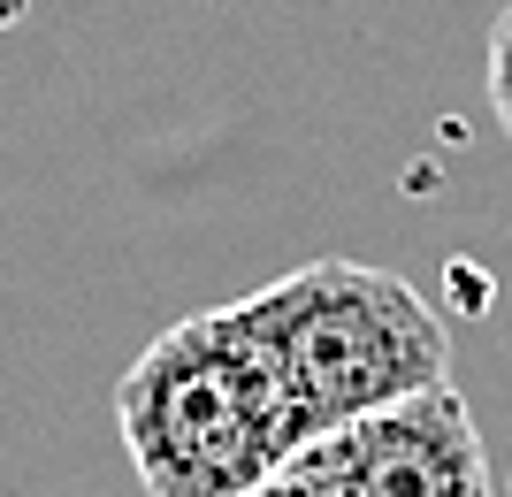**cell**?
Wrapping results in <instances>:
<instances>
[{"label": "cell", "mask_w": 512, "mask_h": 497, "mask_svg": "<svg viewBox=\"0 0 512 497\" xmlns=\"http://www.w3.org/2000/svg\"><path fill=\"white\" fill-rule=\"evenodd\" d=\"M268 490L276 497H497L482 429L451 383L299 444Z\"/></svg>", "instance_id": "cell-3"}, {"label": "cell", "mask_w": 512, "mask_h": 497, "mask_svg": "<svg viewBox=\"0 0 512 497\" xmlns=\"http://www.w3.org/2000/svg\"><path fill=\"white\" fill-rule=\"evenodd\" d=\"M115 429L146 497H260L306 444L245 299L161 329L115 383Z\"/></svg>", "instance_id": "cell-1"}, {"label": "cell", "mask_w": 512, "mask_h": 497, "mask_svg": "<svg viewBox=\"0 0 512 497\" xmlns=\"http://www.w3.org/2000/svg\"><path fill=\"white\" fill-rule=\"evenodd\" d=\"M245 314L260 345L276 352L306 444L451 383L444 314L406 276L367 268V260H306L291 276L260 283Z\"/></svg>", "instance_id": "cell-2"}, {"label": "cell", "mask_w": 512, "mask_h": 497, "mask_svg": "<svg viewBox=\"0 0 512 497\" xmlns=\"http://www.w3.org/2000/svg\"><path fill=\"white\" fill-rule=\"evenodd\" d=\"M490 108H497V123L512 130V8L490 23Z\"/></svg>", "instance_id": "cell-4"}, {"label": "cell", "mask_w": 512, "mask_h": 497, "mask_svg": "<svg viewBox=\"0 0 512 497\" xmlns=\"http://www.w3.org/2000/svg\"><path fill=\"white\" fill-rule=\"evenodd\" d=\"M260 497H276V490H260Z\"/></svg>", "instance_id": "cell-5"}]
</instances>
